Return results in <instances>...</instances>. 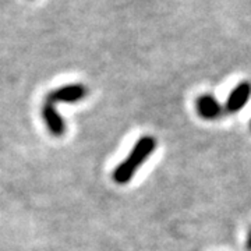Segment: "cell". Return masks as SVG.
Returning <instances> with one entry per match:
<instances>
[{
	"instance_id": "1",
	"label": "cell",
	"mask_w": 251,
	"mask_h": 251,
	"mask_svg": "<svg viewBox=\"0 0 251 251\" xmlns=\"http://www.w3.org/2000/svg\"><path fill=\"white\" fill-rule=\"evenodd\" d=\"M156 140L152 135L141 137L128 153V156L122 162L113 172V180L117 184H127L134 177L135 172L141 168L144 162L147 161L156 148Z\"/></svg>"
},
{
	"instance_id": "2",
	"label": "cell",
	"mask_w": 251,
	"mask_h": 251,
	"mask_svg": "<svg viewBox=\"0 0 251 251\" xmlns=\"http://www.w3.org/2000/svg\"><path fill=\"white\" fill-rule=\"evenodd\" d=\"M196 110L198 116L204 120H218L225 115V106L211 94H202L196 100Z\"/></svg>"
},
{
	"instance_id": "3",
	"label": "cell",
	"mask_w": 251,
	"mask_h": 251,
	"mask_svg": "<svg viewBox=\"0 0 251 251\" xmlns=\"http://www.w3.org/2000/svg\"><path fill=\"white\" fill-rule=\"evenodd\" d=\"M251 97V82L250 81H242L237 87H234L227 100L225 103V113H237L240 112L244 105L249 102Z\"/></svg>"
},
{
	"instance_id": "4",
	"label": "cell",
	"mask_w": 251,
	"mask_h": 251,
	"mask_svg": "<svg viewBox=\"0 0 251 251\" xmlns=\"http://www.w3.org/2000/svg\"><path fill=\"white\" fill-rule=\"evenodd\" d=\"M85 95H87V88L82 84H70V85H64V87L52 91L48 97V102H50V103H57V102L73 103V102L81 100Z\"/></svg>"
},
{
	"instance_id": "5",
	"label": "cell",
	"mask_w": 251,
	"mask_h": 251,
	"mask_svg": "<svg viewBox=\"0 0 251 251\" xmlns=\"http://www.w3.org/2000/svg\"><path fill=\"white\" fill-rule=\"evenodd\" d=\"M42 116L45 119L46 125L49 127L50 133L54 135H62L66 130V125L63 122L60 113L54 108V103L46 102L42 109Z\"/></svg>"
},
{
	"instance_id": "6",
	"label": "cell",
	"mask_w": 251,
	"mask_h": 251,
	"mask_svg": "<svg viewBox=\"0 0 251 251\" xmlns=\"http://www.w3.org/2000/svg\"><path fill=\"white\" fill-rule=\"evenodd\" d=\"M246 250L251 251V227L249 229V233H247V240H246Z\"/></svg>"
},
{
	"instance_id": "7",
	"label": "cell",
	"mask_w": 251,
	"mask_h": 251,
	"mask_svg": "<svg viewBox=\"0 0 251 251\" xmlns=\"http://www.w3.org/2000/svg\"><path fill=\"white\" fill-rule=\"evenodd\" d=\"M250 128H251V122H250Z\"/></svg>"
}]
</instances>
